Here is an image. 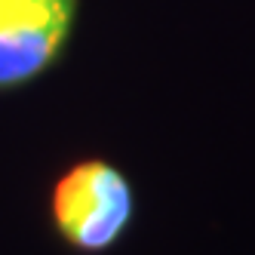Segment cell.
Returning a JSON list of instances; mask_svg holds the SVG:
<instances>
[{
	"mask_svg": "<svg viewBox=\"0 0 255 255\" xmlns=\"http://www.w3.org/2000/svg\"><path fill=\"white\" fill-rule=\"evenodd\" d=\"M80 19V0H0V96L56 68Z\"/></svg>",
	"mask_w": 255,
	"mask_h": 255,
	"instance_id": "2",
	"label": "cell"
},
{
	"mask_svg": "<svg viewBox=\"0 0 255 255\" xmlns=\"http://www.w3.org/2000/svg\"><path fill=\"white\" fill-rule=\"evenodd\" d=\"M135 212L132 178L105 157L74 160L49 188V225L77 255H105L120 246Z\"/></svg>",
	"mask_w": 255,
	"mask_h": 255,
	"instance_id": "1",
	"label": "cell"
}]
</instances>
